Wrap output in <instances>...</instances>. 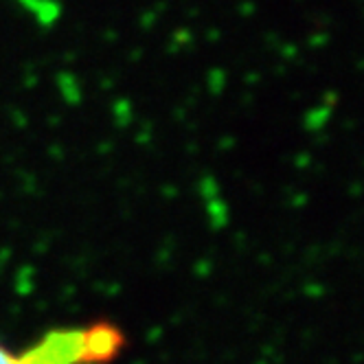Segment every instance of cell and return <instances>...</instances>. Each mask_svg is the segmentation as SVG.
<instances>
[{
	"mask_svg": "<svg viewBox=\"0 0 364 364\" xmlns=\"http://www.w3.org/2000/svg\"><path fill=\"white\" fill-rule=\"evenodd\" d=\"M127 347L125 331L108 321L50 329L24 349L0 343V364H110Z\"/></svg>",
	"mask_w": 364,
	"mask_h": 364,
	"instance_id": "6da1fadb",
	"label": "cell"
}]
</instances>
